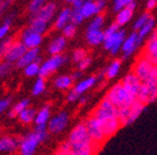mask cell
Listing matches in <instances>:
<instances>
[{
	"instance_id": "obj_1",
	"label": "cell",
	"mask_w": 157,
	"mask_h": 155,
	"mask_svg": "<svg viewBox=\"0 0 157 155\" xmlns=\"http://www.w3.org/2000/svg\"><path fill=\"white\" fill-rule=\"evenodd\" d=\"M71 142L72 155H91L97 152L99 146L92 140L85 123L78 124L72 128L68 137Z\"/></svg>"
},
{
	"instance_id": "obj_2",
	"label": "cell",
	"mask_w": 157,
	"mask_h": 155,
	"mask_svg": "<svg viewBox=\"0 0 157 155\" xmlns=\"http://www.w3.org/2000/svg\"><path fill=\"white\" fill-rule=\"evenodd\" d=\"M49 131L46 125H35L32 132L19 139V152L22 155H33L39 144L48 138Z\"/></svg>"
},
{
	"instance_id": "obj_3",
	"label": "cell",
	"mask_w": 157,
	"mask_h": 155,
	"mask_svg": "<svg viewBox=\"0 0 157 155\" xmlns=\"http://www.w3.org/2000/svg\"><path fill=\"white\" fill-rule=\"evenodd\" d=\"M106 98H108V99L110 100L118 109L131 106V105L137 100L136 97H135L134 95H132V93L122 85V82L116 84V85L108 91Z\"/></svg>"
},
{
	"instance_id": "obj_4",
	"label": "cell",
	"mask_w": 157,
	"mask_h": 155,
	"mask_svg": "<svg viewBox=\"0 0 157 155\" xmlns=\"http://www.w3.org/2000/svg\"><path fill=\"white\" fill-rule=\"evenodd\" d=\"M132 72L142 81H145V80L150 79V78L157 76V70L155 63L153 61H151L150 59H147L146 56H144L143 54L135 61Z\"/></svg>"
},
{
	"instance_id": "obj_5",
	"label": "cell",
	"mask_w": 157,
	"mask_h": 155,
	"mask_svg": "<svg viewBox=\"0 0 157 155\" xmlns=\"http://www.w3.org/2000/svg\"><path fill=\"white\" fill-rule=\"evenodd\" d=\"M67 56L63 54H55V56H50L47 60L40 63V70H39V75L42 77L46 78L54 74L58 68H60L62 65L67 63Z\"/></svg>"
},
{
	"instance_id": "obj_6",
	"label": "cell",
	"mask_w": 157,
	"mask_h": 155,
	"mask_svg": "<svg viewBox=\"0 0 157 155\" xmlns=\"http://www.w3.org/2000/svg\"><path fill=\"white\" fill-rule=\"evenodd\" d=\"M137 100L145 104H150L157 100V76L142 82V87L137 95Z\"/></svg>"
},
{
	"instance_id": "obj_7",
	"label": "cell",
	"mask_w": 157,
	"mask_h": 155,
	"mask_svg": "<svg viewBox=\"0 0 157 155\" xmlns=\"http://www.w3.org/2000/svg\"><path fill=\"white\" fill-rule=\"evenodd\" d=\"M85 125L87 127L88 133H90L92 140L94 141V143H95L96 146H98L101 148L104 143H105V141L107 140V137L105 136L103 128H101V121H98L96 117H94L93 115H91V116L86 119Z\"/></svg>"
},
{
	"instance_id": "obj_8",
	"label": "cell",
	"mask_w": 157,
	"mask_h": 155,
	"mask_svg": "<svg viewBox=\"0 0 157 155\" xmlns=\"http://www.w3.org/2000/svg\"><path fill=\"white\" fill-rule=\"evenodd\" d=\"M69 115L67 112L62 111L57 113L55 116H52L49 119L47 124V128H48L49 133L52 135H59L60 132L64 130L69 125Z\"/></svg>"
},
{
	"instance_id": "obj_9",
	"label": "cell",
	"mask_w": 157,
	"mask_h": 155,
	"mask_svg": "<svg viewBox=\"0 0 157 155\" xmlns=\"http://www.w3.org/2000/svg\"><path fill=\"white\" fill-rule=\"evenodd\" d=\"M125 31L123 29H119L117 33L113 34L111 36L105 37V40H104V48L106 50H109L110 53L113 56L116 54L121 50L122 48V44L125 39Z\"/></svg>"
},
{
	"instance_id": "obj_10",
	"label": "cell",
	"mask_w": 157,
	"mask_h": 155,
	"mask_svg": "<svg viewBox=\"0 0 157 155\" xmlns=\"http://www.w3.org/2000/svg\"><path fill=\"white\" fill-rule=\"evenodd\" d=\"M96 118H108V117H118V107L113 104L108 98L101 100L98 106L92 113Z\"/></svg>"
},
{
	"instance_id": "obj_11",
	"label": "cell",
	"mask_w": 157,
	"mask_h": 155,
	"mask_svg": "<svg viewBox=\"0 0 157 155\" xmlns=\"http://www.w3.org/2000/svg\"><path fill=\"white\" fill-rule=\"evenodd\" d=\"M27 47L23 44L21 40H14L13 44L10 46V48L8 49L7 53H6L3 60L8 61V62H11V63H17L20 59L22 58L23 54L26 52Z\"/></svg>"
},
{
	"instance_id": "obj_12",
	"label": "cell",
	"mask_w": 157,
	"mask_h": 155,
	"mask_svg": "<svg viewBox=\"0 0 157 155\" xmlns=\"http://www.w3.org/2000/svg\"><path fill=\"white\" fill-rule=\"evenodd\" d=\"M141 42H142V39L140 38L137 32L132 33L128 37H125L124 41H123L122 44V48H121V50L123 52V58L128 59L129 56H132L134 53V51L139 48Z\"/></svg>"
},
{
	"instance_id": "obj_13",
	"label": "cell",
	"mask_w": 157,
	"mask_h": 155,
	"mask_svg": "<svg viewBox=\"0 0 157 155\" xmlns=\"http://www.w3.org/2000/svg\"><path fill=\"white\" fill-rule=\"evenodd\" d=\"M21 41L27 47V49L39 48L43 42V35L33 32L32 29L27 27L21 34Z\"/></svg>"
},
{
	"instance_id": "obj_14",
	"label": "cell",
	"mask_w": 157,
	"mask_h": 155,
	"mask_svg": "<svg viewBox=\"0 0 157 155\" xmlns=\"http://www.w3.org/2000/svg\"><path fill=\"white\" fill-rule=\"evenodd\" d=\"M121 82H122V85L124 86L132 95H134L137 99V95H139L141 87H142V82H143L142 80L137 77L133 72H131V73L127 74V75L123 77Z\"/></svg>"
},
{
	"instance_id": "obj_15",
	"label": "cell",
	"mask_w": 157,
	"mask_h": 155,
	"mask_svg": "<svg viewBox=\"0 0 157 155\" xmlns=\"http://www.w3.org/2000/svg\"><path fill=\"white\" fill-rule=\"evenodd\" d=\"M19 151V139L11 136L0 137V154H12Z\"/></svg>"
},
{
	"instance_id": "obj_16",
	"label": "cell",
	"mask_w": 157,
	"mask_h": 155,
	"mask_svg": "<svg viewBox=\"0 0 157 155\" xmlns=\"http://www.w3.org/2000/svg\"><path fill=\"white\" fill-rule=\"evenodd\" d=\"M40 62L42 63V56H39V48H31L27 49L26 52L22 56V58L17 61L15 65L17 68H24L27 64L32 63V62Z\"/></svg>"
},
{
	"instance_id": "obj_17",
	"label": "cell",
	"mask_w": 157,
	"mask_h": 155,
	"mask_svg": "<svg viewBox=\"0 0 157 155\" xmlns=\"http://www.w3.org/2000/svg\"><path fill=\"white\" fill-rule=\"evenodd\" d=\"M135 8H136V3L134 1V2L125 5L124 8L119 10L117 13V16H116V23L121 27L130 22L133 17V14H134Z\"/></svg>"
},
{
	"instance_id": "obj_18",
	"label": "cell",
	"mask_w": 157,
	"mask_h": 155,
	"mask_svg": "<svg viewBox=\"0 0 157 155\" xmlns=\"http://www.w3.org/2000/svg\"><path fill=\"white\" fill-rule=\"evenodd\" d=\"M56 11H57V5L55 2H47L42 9L39 10L38 12L36 14H34L33 16L31 17H38V19H42L46 22H50L52 19H54L55 14H56Z\"/></svg>"
},
{
	"instance_id": "obj_19",
	"label": "cell",
	"mask_w": 157,
	"mask_h": 155,
	"mask_svg": "<svg viewBox=\"0 0 157 155\" xmlns=\"http://www.w3.org/2000/svg\"><path fill=\"white\" fill-rule=\"evenodd\" d=\"M67 46V38L62 35V36H58L55 39H52L48 45V53L50 56H55V54H61L63 50L66 49Z\"/></svg>"
},
{
	"instance_id": "obj_20",
	"label": "cell",
	"mask_w": 157,
	"mask_h": 155,
	"mask_svg": "<svg viewBox=\"0 0 157 155\" xmlns=\"http://www.w3.org/2000/svg\"><path fill=\"white\" fill-rule=\"evenodd\" d=\"M97 81H98L97 76H90V77L85 78V79L80 80L72 89L81 97V96H83L86 91H88V90L91 89L92 87H94Z\"/></svg>"
},
{
	"instance_id": "obj_21",
	"label": "cell",
	"mask_w": 157,
	"mask_h": 155,
	"mask_svg": "<svg viewBox=\"0 0 157 155\" xmlns=\"http://www.w3.org/2000/svg\"><path fill=\"white\" fill-rule=\"evenodd\" d=\"M71 15H72V9L70 8H64L60 12L58 13L56 20H55V28L56 29H62L67 24L71 22Z\"/></svg>"
},
{
	"instance_id": "obj_22",
	"label": "cell",
	"mask_w": 157,
	"mask_h": 155,
	"mask_svg": "<svg viewBox=\"0 0 157 155\" xmlns=\"http://www.w3.org/2000/svg\"><path fill=\"white\" fill-rule=\"evenodd\" d=\"M143 56H146L147 59H150L154 63L157 62V38L155 37H150V39L147 40L146 46L143 51Z\"/></svg>"
},
{
	"instance_id": "obj_23",
	"label": "cell",
	"mask_w": 157,
	"mask_h": 155,
	"mask_svg": "<svg viewBox=\"0 0 157 155\" xmlns=\"http://www.w3.org/2000/svg\"><path fill=\"white\" fill-rule=\"evenodd\" d=\"M86 40L91 46H98V45L104 44L105 34L101 29H87Z\"/></svg>"
},
{
	"instance_id": "obj_24",
	"label": "cell",
	"mask_w": 157,
	"mask_h": 155,
	"mask_svg": "<svg viewBox=\"0 0 157 155\" xmlns=\"http://www.w3.org/2000/svg\"><path fill=\"white\" fill-rule=\"evenodd\" d=\"M146 107V104L143 103L140 100H136V101L133 103L130 106V112H129V119H128V125H131L132 123H134L140 115L143 113V111Z\"/></svg>"
},
{
	"instance_id": "obj_25",
	"label": "cell",
	"mask_w": 157,
	"mask_h": 155,
	"mask_svg": "<svg viewBox=\"0 0 157 155\" xmlns=\"http://www.w3.org/2000/svg\"><path fill=\"white\" fill-rule=\"evenodd\" d=\"M80 10H81L84 19H90V17H93L97 14H101V13L98 12L95 0H86Z\"/></svg>"
},
{
	"instance_id": "obj_26",
	"label": "cell",
	"mask_w": 157,
	"mask_h": 155,
	"mask_svg": "<svg viewBox=\"0 0 157 155\" xmlns=\"http://www.w3.org/2000/svg\"><path fill=\"white\" fill-rule=\"evenodd\" d=\"M52 118V111L49 105H44L42 109L37 112L36 117H35V125H46L48 124L49 119Z\"/></svg>"
},
{
	"instance_id": "obj_27",
	"label": "cell",
	"mask_w": 157,
	"mask_h": 155,
	"mask_svg": "<svg viewBox=\"0 0 157 155\" xmlns=\"http://www.w3.org/2000/svg\"><path fill=\"white\" fill-rule=\"evenodd\" d=\"M29 104H31V101L29 99H23L21 101L17 102L15 104H13L9 109V111H8V117L9 118H17L20 113L24 109H26L27 106H29Z\"/></svg>"
},
{
	"instance_id": "obj_28",
	"label": "cell",
	"mask_w": 157,
	"mask_h": 155,
	"mask_svg": "<svg viewBox=\"0 0 157 155\" xmlns=\"http://www.w3.org/2000/svg\"><path fill=\"white\" fill-rule=\"evenodd\" d=\"M29 28H31L35 33L44 35L47 32V28H48V22L42 19H38V17H31Z\"/></svg>"
},
{
	"instance_id": "obj_29",
	"label": "cell",
	"mask_w": 157,
	"mask_h": 155,
	"mask_svg": "<svg viewBox=\"0 0 157 155\" xmlns=\"http://www.w3.org/2000/svg\"><path fill=\"white\" fill-rule=\"evenodd\" d=\"M36 114H37L36 110L31 106H27L26 109H24L20 113L19 116H17V119L22 124H24V125H29V124L34 123Z\"/></svg>"
},
{
	"instance_id": "obj_30",
	"label": "cell",
	"mask_w": 157,
	"mask_h": 155,
	"mask_svg": "<svg viewBox=\"0 0 157 155\" xmlns=\"http://www.w3.org/2000/svg\"><path fill=\"white\" fill-rule=\"evenodd\" d=\"M73 81L74 79L71 75H61L54 80V86L59 90H68L72 87Z\"/></svg>"
},
{
	"instance_id": "obj_31",
	"label": "cell",
	"mask_w": 157,
	"mask_h": 155,
	"mask_svg": "<svg viewBox=\"0 0 157 155\" xmlns=\"http://www.w3.org/2000/svg\"><path fill=\"white\" fill-rule=\"evenodd\" d=\"M154 28H155V19L153 16H151L150 19H148V21L137 31V34H139L140 38L143 40V39L146 38V37L154 31Z\"/></svg>"
},
{
	"instance_id": "obj_32",
	"label": "cell",
	"mask_w": 157,
	"mask_h": 155,
	"mask_svg": "<svg viewBox=\"0 0 157 155\" xmlns=\"http://www.w3.org/2000/svg\"><path fill=\"white\" fill-rule=\"evenodd\" d=\"M45 90H46V80L42 76H38L32 86V95L34 97H38L44 93Z\"/></svg>"
},
{
	"instance_id": "obj_33",
	"label": "cell",
	"mask_w": 157,
	"mask_h": 155,
	"mask_svg": "<svg viewBox=\"0 0 157 155\" xmlns=\"http://www.w3.org/2000/svg\"><path fill=\"white\" fill-rule=\"evenodd\" d=\"M121 67V61L120 60H115L110 63V65L108 66L105 70V76L108 79H113L119 74Z\"/></svg>"
},
{
	"instance_id": "obj_34",
	"label": "cell",
	"mask_w": 157,
	"mask_h": 155,
	"mask_svg": "<svg viewBox=\"0 0 157 155\" xmlns=\"http://www.w3.org/2000/svg\"><path fill=\"white\" fill-rule=\"evenodd\" d=\"M39 70H40V62H32V63L27 64L23 68V73L26 77H36L39 75Z\"/></svg>"
},
{
	"instance_id": "obj_35",
	"label": "cell",
	"mask_w": 157,
	"mask_h": 155,
	"mask_svg": "<svg viewBox=\"0 0 157 155\" xmlns=\"http://www.w3.org/2000/svg\"><path fill=\"white\" fill-rule=\"evenodd\" d=\"M47 2H48V0H31V2L29 3V7H27L29 15L33 16L34 14H36Z\"/></svg>"
},
{
	"instance_id": "obj_36",
	"label": "cell",
	"mask_w": 157,
	"mask_h": 155,
	"mask_svg": "<svg viewBox=\"0 0 157 155\" xmlns=\"http://www.w3.org/2000/svg\"><path fill=\"white\" fill-rule=\"evenodd\" d=\"M55 154L57 155H72V146L71 142L69 140L64 141V142L60 143L58 146H57L56 151H55Z\"/></svg>"
},
{
	"instance_id": "obj_37",
	"label": "cell",
	"mask_w": 157,
	"mask_h": 155,
	"mask_svg": "<svg viewBox=\"0 0 157 155\" xmlns=\"http://www.w3.org/2000/svg\"><path fill=\"white\" fill-rule=\"evenodd\" d=\"M12 17L13 16H8L5 19L3 23L0 25V41L5 39L8 36L10 32V27H11V23H12Z\"/></svg>"
},
{
	"instance_id": "obj_38",
	"label": "cell",
	"mask_w": 157,
	"mask_h": 155,
	"mask_svg": "<svg viewBox=\"0 0 157 155\" xmlns=\"http://www.w3.org/2000/svg\"><path fill=\"white\" fill-rule=\"evenodd\" d=\"M13 41H14V39L12 37H6L5 39L0 41V60H3L8 49L13 44Z\"/></svg>"
},
{
	"instance_id": "obj_39",
	"label": "cell",
	"mask_w": 157,
	"mask_h": 155,
	"mask_svg": "<svg viewBox=\"0 0 157 155\" xmlns=\"http://www.w3.org/2000/svg\"><path fill=\"white\" fill-rule=\"evenodd\" d=\"M13 67V63L8 62V61L3 60L2 62H0V78H3L8 76Z\"/></svg>"
},
{
	"instance_id": "obj_40",
	"label": "cell",
	"mask_w": 157,
	"mask_h": 155,
	"mask_svg": "<svg viewBox=\"0 0 157 155\" xmlns=\"http://www.w3.org/2000/svg\"><path fill=\"white\" fill-rule=\"evenodd\" d=\"M62 31V35H63L66 38H73L76 34V25L73 24L72 22H70L69 24H67Z\"/></svg>"
},
{
	"instance_id": "obj_41",
	"label": "cell",
	"mask_w": 157,
	"mask_h": 155,
	"mask_svg": "<svg viewBox=\"0 0 157 155\" xmlns=\"http://www.w3.org/2000/svg\"><path fill=\"white\" fill-rule=\"evenodd\" d=\"M104 15L103 14H97L94 16V19L92 20V22L90 23L87 29H101L104 25Z\"/></svg>"
},
{
	"instance_id": "obj_42",
	"label": "cell",
	"mask_w": 157,
	"mask_h": 155,
	"mask_svg": "<svg viewBox=\"0 0 157 155\" xmlns=\"http://www.w3.org/2000/svg\"><path fill=\"white\" fill-rule=\"evenodd\" d=\"M87 56V51L85 49H82V48H78L73 51V53H72V61H73L74 63L78 64V62H81L83 59H85Z\"/></svg>"
},
{
	"instance_id": "obj_43",
	"label": "cell",
	"mask_w": 157,
	"mask_h": 155,
	"mask_svg": "<svg viewBox=\"0 0 157 155\" xmlns=\"http://www.w3.org/2000/svg\"><path fill=\"white\" fill-rule=\"evenodd\" d=\"M151 17V14L148 12H145V13H143L142 15H141L139 19L135 21V23L133 24V29H134L135 32H137L139 29L141 28V27L143 26V25L145 24V23L148 21V19Z\"/></svg>"
},
{
	"instance_id": "obj_44",
	"label": "cell",
	"mask_w": 157,
	"mask_h": 155,
	"mask_svg": "<svg viewBox=\"0 0 157 155\" xmlns=\"http://www.w3.org/2000/svg\"><path fill=\"white\" fill-rule=\"evenodd\" d=\"M84 16L82 14L81 10L80 9H72V15H71V22L75 25L81 24L84 21Z\"/></svg>"
},
{
	"instance_id": "obj_45",
	"label": "cell",
	"mask_w": 157,
	"mask_h": 155,
	"mask_svg": "<svg viewBox=\"0 0 157 155\" xmlns=\"http://www.w3.org/2000/svg\"><path fill=\"white\" fill-rule=\"evenodd\" d=\"M11 103H12V99L10 97L0 99V115L11 107Z\"/></svg>"
},
{
	"instance_id": "obj_46",
	"label": "cell",
	"mask_w": 157,
	"mask_h": 155,
	"mask_svg": "<svg viewBox=\"0 0 157 155\" xmlns=\"http://www.w3.org/2000/svg\"><path fill=\"white\" fill-rule=\"evenodd\" d=\"M135 0H113V10L115 11H119L122 8H124L125 5H130V3L134 2Z\"/></svg>"
},
{
	"instance_id": "obj_47",
	"label": "cell",
	"mask_w": 157,
	"mask_h": 155,
	"mask_svg": "<svg viewBox=\"0 0 157 155\" xmlns=\"http://www.w3.org/2000/svg\"><path fill=\"white\" fill-rule=\"evenodd\" d=\"M120 29V26L117 24V23H113V24H111L110 26L108 27V28H106L105 31H104V34H105V37H108V36H111L113 34H115V33H117L118 31Z\"/></svg>"
},
{
	"instance_id": "obj_48",
	"label": "cell",
	"mask_w": 157,
	"mask_h": 155,
	"mask_svg": "<svg viewBox=\"0 0 157 155\" xmlns=\"http://www.w3.org/2000/svg\"><path fill=\"white\" fill-rule=\"evenodd\" d=\"M91 63H92V59L90 58V56H86L85 59H83L81 62H78V68L81 70H85L90 67Z\"/></svg>"
},
{
	"instance_id": "obj_49",
	"label": "cell",
	"mask_w": 157,
	"mask_h": 155,
	"mask_svg": "<svg viewBox=\"0 0 157 155\" xmlns=\"http://www.w3.org/2000/svg\"><path fill=\"white\" fill-rule=\"evenodd\" d=\"M78 99H80V96H78L73 89L70 90L69 93L67 95V101L68 102H76V101H78Z\"/></svg>"
},
{
	"instance_id": "obj_50",
	"label": "cell",
	"mask_w": 157,
	"mask_h": 155,
	"mask_svg": "<svg viewBox=\"0 0 157 155\" xmlns=\"http://www.w3.org/2000/svg\"><path fill=\"white\" fill-rule=\"evenodd\" d=\"M13 1L14 0H0V10L3 12L5 10H7L10 5H12Z\"/></svg>"
},
{
	"instance_id": "obj_51",
	"label": "cell",
	"mask_w": 157,
	"mask_h": 155,
	"mask_svg": "<svg viewBox=\"0 0 157 155\" xmlns=\"http://www.w3.org/2000/svg\"><path fill=\"white\" fill-rule=\"evenodd\" d=\"M96 5H97V9H98V12L101 13V11L104 10L106 5V2H107V0H95Z\"/></svg>"
},
{
	"instance_id": "obj_52",
	"label": "cell",
	"mask_w": 157,
	"mask_h": 155,
	"mask_svg": "<svg viewBox=\"0 0 157 155\" xmlns=\"http://www.w3.org/2000/svg\"><path fill=\"white\" fill-rule=\"evenodd\" d=\"M157 7V0H147L146 2V9L148 11H152Z\"/></svg>"
},
{
	"instance_id": "obj_53",
	"label": "cell",
	"mask_w": 157,
	"mask_h": 155,
	"mask_svg": "<svg viewBox=\"0 0 157 155\" xmlns=\"http://www.w3.org/2000/svg\"><path fill=\"white\" fill-rule=\"evenodd\" d=\"M85 1L86 0H74L71 5H72V7H73V9H81L82 5H84Z\"/></svg>"
},
{
	"instance_id": "obj_54",
	"label": "cell",
	"mask_w": 157,
	"mask_h": 155,
	"mask_svg": "<svg viewBox=\"0 0 157 155\" xmlns=\"http://www.w3.org/2000/svg\"><path fill=\"white\" fill-rule=\"evenodd\" d=\"M82 75H83V72H82L81 70H78V72H74L71 76H72V78H73L74 80H80V78L82 77Z\"/></svg>"
},
{
	"instance_id": "obj_55",
	"label": "cell",
	"mask_w": 157,
	"mask_h": 155,
	"mask_svg": "<svg viewBox=\"0 0 157 155\" xmlns=\"http://www.w3.org/2000/svg\"><path fill=\"white\" fill-rule=\"evenodd\" d=\"M86 102H87V97L81 96V97H80V99H78V103H80L81 105H83V104H85Z\"/></svg>"
},
{
	"instance_id": "obj_56",
	"label": "cell",
	"mask_w": 157,
	"mask_h": 155,
	"mask_svg": "<svg viewBox=\"0 0 157 155\" xmlns=\"http://www.w3.org/2000/svg\"><path fill=\"white\" fill-rule=\"evenodd\" d=\"M66 1H67V2H69V3H72L74 1V0H66Z\"/></svg>"
},
{
	"instance_id": "obj_57",
	"label": "cell",
	"mask_w": 157,
	"mask_h": 155,
	"mask_svg": "<svg viewBox=\"0 0 157 155\" xmlns=\"http://www.w3.org/2000/svg\"><path fill=\"white\" fill-rule=\"evenodd\" d=\"M155 65H156V70H157V62H156V63H155Z\"/></svg>"
},
{
	"instance_id": "obj_58",
	"label": "cell",
	"mask_w": 157,
	"mask_h": 155,
	"mask_svg": "<svg viewBox=\"0 0 157 155\" xmlns=\"http://www.w3.org/2000/svg\"><path fill=\"white\" fill-rule=\"evenodd\" d=\"M0 135H1V128H0Z\"/></svg>"
},
{
	"instance_id": "obj_59",
	"label": "cell",
	"mask_w": 157,
	"mask_h": 155,
	"mask_svg": "<svg viewBox=\"0 0 157 155\" xmlns=\"http://www.w3.org/2000/svg\"><path fill=\"white\" fill-rule=\"evenodd\" d=\"M1 12H2V11H1V10H0V14H1Z\"/></svg>"
}]
</instances>
